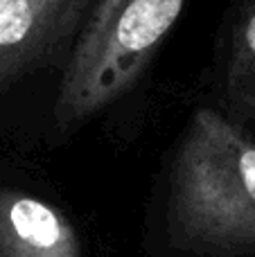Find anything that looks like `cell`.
Segmentation results:
<instances>
[{
  "label": "cell",
  "instance_id": "6da1fadb",
  "mask_svg": "<svg viewBox=\"0 0 255 257\" xmlns=\"http://www.w3.org/2000/svg\"><path fill=\"white\" fill-rule=\"evenodd\" d=\"M156 257H255V136L199 106L181 131L152 214Z\"/></svg>",
  "mask_w": 255,
  "mask_h": 257
},
{
  "label": "cell",
  "instance_id": "7a4b0ae2",
  "mask_svg": "<svg viewBox=\"0 0 255 257\" xmlns=\"http://www.w3.org/2000/svg\"><path fill=\"white\" fill-rule=\"evenodd\" d=\"M185 0H95L59 81L54 124L81 126L122 99L145 75Z\"/></svg>",
  "mask_w": 255,
  "mask_h": 257
},
{
  "label": "cell",
  "instance_id": "3957f363",
  "mask_svg": "<svg viewBox=\"0 0 255 257\" xmlns=\"http://www.w3.org/2000/svg\"><path fill=\"white\" fill-rule=\"evenodd\" d=\"M95 0H0V93L77 39Z\"/></svg>",
  "mask_w": 255,
  "mask_h": 257
},
{
  "label": "cell",
  "instance_id": "277c9868",
  "mask_svg": "<svg viewBox=\"0 0 255 257\" xmlns=\"http://www.w3.org/2000/svg\"><path fill=\"white\" fill-rule=\"evenodd\" d=\"M0 257H84L72 221L23 190H0Z\"/></svg>",
  "mask_w": 255,
  "mask_h": 257
},
{
  "label": "cell",
  "instance_id": "5b68a950",
  "mask_svg": "<svg viewBox=\"0 0 255 257\" xmlns=\"http://www.w3.org/2000/svg\"><path fill=\"white\" fill-rule=\"evenodd\" d=\"M219 111L255 136V0L244 7L226 48Z\"/></svg>",
  "mask_w": 255,
  "mask_h": 257
}]
</instances>
